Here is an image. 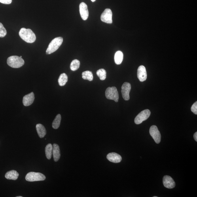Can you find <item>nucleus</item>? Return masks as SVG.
Masks as SVG:
<instances>
[{
    "label": "nucleus",
    "instance_id": "24",
    "mask_svg": "<svg viewBox=\"0 0 197 197\" xmlns=\"http://www.w3.org/2000/svg\"><path fill=\"white\" fill-rule=\"evenodd\" d=\"M96 74L101 80H104L106 78V72L104 69L98 70L96 72Z\"/></svg>",
    "mask_w": 197,
    "mask_h": 197
},
{
    "label": "nucleus",
    "instance_id": "8",
    "mask_svg": "<svg viewBox=\"0 0 197 197\" xmlns=\"http://www.w3.org/2000/svg\"><path fill=\"white\" fill-rule=\"evenodd\" d=\"M113 13L111 10L109 8H106L104 11L101 16V20L103 22L107 24H111L113 23L112 20Z\"/></svg>",
    "mask_w": 197,
    "mask_h": 197
},
{
    "label": "nucleus",
    "instance_id": "14",
    "mask_svg": "<svg viewBox=\"0 0 197 197\" xmlns=\"http://www.w3.org/2000/svg\"><path fill=\"white\" fill-rule=\"evenodd\" d=\"M107 158L110 162L115 163H119L122 160L121 156L115 152H111L108 154Z\"/></svg>",
    "mask_w": 197,
    "mask_h": 197
},
{
    "label": "nucleus",
    "instance_id": "32",
    "mask_svg": "<svg viewBox=\"0 0 197 197\" xmlns=\"http://www.w3.org/2000/svg\"><path fill=\"white\" fill-rule=\"evenodd\" d=\"M20 57V58H22V56H21Z\"/></svg>",
    "mask_w": 197,
    "mask_h": 197
},
{
    "label": "nucleus",
    "instance_id": "23",
    "mask_svg": "<svg viewBox=\"0 0 197 197\" xmlns=\"http://www.w3.org/2000/svg\"><path fill=\"white\" fill-rule=\"evenodd\" d=\"M80 66V61L75 59L72 61L70 65V68L72 71H75L79 68Z\"/></svg>",
    "mask_w": 197,
    "mask_h": 197
},
{
    "label": "nucleus",
    "instance_id": "11",
    "mask_svg": "<svg viewBox=\"0 0 197 197\" xmlns=\"http://www.w3.org/2000/svg\"><path fill=\"white\" fill-rule=\"evenodd\" d=\"M163 183L165 187L168 189H172L175 186V183L173 179L169 176H165L163 178Z\"/></svg>",
    "mask_w": 197,
    "mask_h": 197
},
{
    "label": "nucleus",
    "instance_id": "19",
    "mask_svg": "<svg viewBox=\"0 0 197 197\" xmlns=\"http://www.w3.org/2000/svg\"><path fill=\"white\" fill-rule=\"evenodd\" d=\"M68 81V76L65 73L61 74L58 79V82L59 85L60 86H63L65 85Z\"/></svg>",
    "mask_w": 197,
    "mask_h": 197
},
{
    "label": "nucleus",
    "instance_id": "30",
    "mask_svg": "<svg viewBox=\"0 0 197 197\" xmlns=\"http://www.w3.org/2000/svg\"><path fill=\"white\" fill-rule=\"evenodd\" d=\"M16 197H22V196H16Z\"/></svg>",
    "mask_w": 197,
    "mask_h": 197
},
{
    "label": "nucleus",
    "instance_id": "2",
    "mask_svg": "<svg viewBox=\"0 0 197 197\" xmlns=\"http://www.w3.org/2000/svg\"><path fill=\"white\" fill-rule=\"evenodd\" d=\"M63 41L62 37H58L53 39L50 42L47 50H46V54H49L56 51L60 47Z\"/></svg>",
    "mask_w": 197,
    "mask_h": 197
},
{
    "label": "nucleus",
    "instance_id": "16",
    "mask_svg": "<svg viewBox=\"0 0 197 197\" xmlns=\"http://www.w3.org/2000/svg\"><path fill=\"white\" fill-rule=\"evenodd\" d=\"M37 131L38 135L40 138H43L46 134V129L43 125L41 124H38L36 126Z\"/></svg>",
    "mask_w": 197,
    "mask_h": 197
},
{
    "label": "nucleus",
    "instance_id": "9",
    "mask_svg": "<svg viewBox=\"0 0 197 197\" xmlns=\"http://www.w3.org/2000/svg\"><path fill=\"white\" fill-rule=\"evenodd\" d=\"M131 89V86L130 83L125 82L122 86L121 92L122 96L124 100L128 101L130 99L129 94Z\"/></svg>",
    "mask_w": 197,
    "mask_h": 197
},
{
    "label": "nucleus",
    "instance_id": "4",
    "mask_svg": "<svg viewBox=\"0 0 197 197\" xmlns=\"http://www.w3.org/2000/svg\"><path fill=\"white\" fill-rule=\"evenodd\" d=\"M105 95L107 99L114 100L116 102H118L119 96L117 88L115 87H108L106 91Z\"/></svg>",
    "mask_w": 197,
    "mask_h": 197
},
{
    "label": "nucleus",
    "instance_id": "5",
    "mask_svg": "<svg viewBox=\"0 0 197 197\" xmlns=\"http://www.w3.org/2000/svg\"><path fill=\"white\" fill-rule=\"evenodd\" d=\"M26 181L29 182L44 181L46 179L45 176L39 172H30L25 177Z\"/></svg>",
    "mask_w": 197,
    "mask_h": 197
},
{
    "label": "nucleus",
    "instance_id": "25",
    "mask_svg": "<svg viewBox=\"0 0 197 197\" xmlns=\"http://www.w3.org/2000/svg\"><path fill=\"white\" fill-rule=\"evenodd\" d=\"M7 34V31L2 24L0 22V37H4Z\"/></svg>",
    "mask_w": 197,
    "mask_h": 197
},
{
    "label": "nucleus",
    "instance_id": "20",
    "mask_svg": "<svg viewBox=\"0 0 197 197\" xmlns=\"http://www.w3.org/2000/svg\"><path fill=\"white\" fill-rule=\"evenodd\" d=\"M52 150L53 145L52 144H48L45 147V152L46 157L48 160H50L51 158Z\"/></svg>",
    "mask_w": 197,
    "mask_h": 197
},
{
    "label": "nucleus",
    "instance_id": "10",
    "mask_svg": "<svg viewBox=\"0 0 197 197\" xmlns=\"http://www.w3.org/2000/svg\"><path fill=\"white\" fill-rule=\"evenodd\" d=\"M137 77L140 81L143 82L147 79V75L145 67L141 65L137 70Z\"/></svg>",
    "mask_w": 197,
    "mask_h": 197
},
{
    "label": "nucleus",
    "instance_id": "6",
    "mask_svg": "<svg viewBox=\"0 0 197 197\" xmlns=\"http://www.w3.org/2000/svg\"><path fill=\"white\" fill-rule=\"evenodd\" d=\"M151 114V112L149 110L147 109L140 113L135 117L134 120L135 123L139 124L144 121L147 120Z\"/></svg>",
    "mask_w": 197,
    "mask_h": 197
},
{
    "label": "nucleus",
    "instance_id": "13",
    "mask_svg": "<svg viewBox=\"0 0 197 197\" xmlns=\"http://www.w3.org/2000/svg\"><path fill=\"white\" fill-rule=\"evenodd\" d=\"M35 97L34 93L32 92L23 97V103L25 106H28L31 105L35 100Z\"/></svg>",
    "mask_w": 197,
    "mask_h": 197
},
{
    "label": "nucleus",
    "instance_id": "21",
    "mask_svg": "<svg viewBox=\"0 0 197 197\" xmlns=\"http://www.w3.org/2000/svg\"><path fill=\"white\" fill-rule=\"evenodd\" d=\"M61 115L60 114H58L54 119V121L52 123L53 128L57 129L59 128L60 126L61 121Z\"/></svg>",
    "mask_w": 197,
    "mask_h": 197
},
{
    "label": "nucleus",
    "instance_id": "7",
    "mask_svg": "<svg viewBox=\"0 0 197 197\" xmlns=\"http://www.w3.org/2000/svg\"><path fill=\"white\" fill-rule=\"evenodd\" d=\"M150 135L156 143H159L161 142V135L157 127L155 125L152 126L149 130Z\"/></svg>",
    "mask_w": 197,
    "mask_h": 197
},
{
    "label": "nucleus",
    "instance_id": "27",
    "mask_svg": "<svg viewBox=\"0 0 197 197\" xmlns=\"http://www.w3.org/2000/svg\"><path fill=\"white\" fill-rule=\"evenodd\" d=\"M12 0H0V2L5 4H10L12 3Z\"/></svg>",
    "mask_w": 197,
    "mask_h": 197
},
{
    "label": "nucleus",
    "instance_id": "22",
    "mask_svg": "<svg viewBox=\"0 0 197 197\" xmlns=\"http://www.w3.org/2000/svg\"><path fill=\"white\" fill-rule=\"evenodd\" d=\"M82 78L84 80H87L92 81L93 80V75L91 72L87 71H84L82 74Z\"/></svg>",
    "mask_w": 197,
    "mask_h": 197
},
{
    "label": "nucleus",
    "instance_id": "12",
    "mask_svg": "<svg viewBox=\"0 0 197 197\" xmlns=\"http://www.w3.org/2000/svg\"><path fill=\"white\" fill-rule=\"evenodd\" d=\"M79 10L80 16L82 20H86L89 16L87 6L84 2L81 3L79 6Z\"/></svg>",
    "mask_w": 197,
    "mask_h": 197
},
{
    "label": "nucleus",
    "instance_id": "28",
    "mask_svg": "<svg viewBox=\"0 0 197 197\" xmlns=\"http://www.w3.org/2000/svg\"><path fill=\"white\" fill-rule=\"evenodd\" d=\"M194 138L196 142L197 141V132H196L195 133L194 135Z\"/></svg>",
    "mask_w": 197,
    "mask_h": 197
},
{
    "label": "nucleus",
    "instance_id": "15",
    "mask_svg": "<svg viewBox=\"0 0 197 197\" xmlns=\"http://www.w3.org/2000/svg\"><path fill=\"white\" fill-rule=\"evenodd\" d=\"M52 153L55 162H58L61 156L59 146L56 143H54L53 145Z\"/></svg>",
    "mask_w": 197,
    "mask_h": 197
},
{
    "label": "nucleus",
    "instance_id": "26",
    "mask_svg": "<svg viewBox=\"0 0 197 197\" xmlns=\"http://www.w3.org/2000/svg\"><path fill=\"white\" fill-rule=\"evenodd\" d=\"M191 110L194 114H197V102H195L191 107Z\"/></svg>",
    "mask_w": 197,
    "mask_h": 197
},
{
    "label": "nucleus",
    "instance_id": "31",
    "mask_svg": "<svg viewBox=\"0 0 197 197\" xmlns=\"http://www.w3.org/2000/svg\"><path fill=\"white\" fill-rule=\"evenodd\" d=\"M153 197H157V196H153Z\"/></svg>",
    "mask_w": 197,
    "mask_h": 197
},
{
    "label": "nucleus",
    "instance_id": "17",
    "mask_svg": "<svg viewBox=\"0 0 197 197\" xmlns=\"http://www.w3.org/2000/svg\"><path fill=\"white\" fill-rule=\"evenodd\" d=\"M19 175V173L17 172V171L15 170H12L7 171L6 173L5 177L7 179L16 181Z\"/></svg>",
    "mask_w": 197,
    "mask_h": 197
},
{
    "label": "nucleus",
    "instance_id": "3",
    "mask_svg": "<svg viewBox=\"0 0 197 197\" xmlns=\"http://www.w3.org/2000/svg\"><path fill=\"white\" fill-rule=\"evenodd\" d=\"M7 64L13 68H17L22 67L24 64L23 59L16 56H11L7 59Z\"/></svg>",
    "mask_w": 197,
    "mask_h": 197
},
{
    "label": "nucleus",
    "instance_id": "1",
    "mask_svg": "<svg viewBox=\"0 0 197 197\" xmlns=\"http://www.w3.org/2000/svg\"><path fill=\"white\" fill-rule=\"evenodd\" d=\"M19 34L21 39L27 43H32L36 39L35 34L30 29L21 28Z\"/></svg>",
    "mask_w": 197,
    "mask_h": 197
},
{
    "label": "nucleus",
    "instance_id": "18",
    "mask_svg": "<svg viewBox=\"0 0 197 197\" xmlns=\"http://www.w3.org/2000/svg\"><path fill=\"white\" fill-rule=\"evenodd\" d=\"M124 54L120 51L116 52L114 56V60L116 64L120 65L122 63L123 60Z\"/></svg>",
    "mask_w": 197,
    "mask_h": 197
},
{
    "label": "nucleus",
    "instance_id": "29",
    "mask_svg": "<svg viewBox=\"0 0 197 197\" xmlns=\"http://www.w3.org/2000/svg\"><path fill=\"white\" fill-rule=\"evenodd\" d=\"M92 2H94L96 0H91Z\"/></svg>",
    "mask_w": 197,
    "mask_h": 197
}]
</instances>
